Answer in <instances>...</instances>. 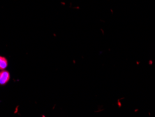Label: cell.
Here are the masks:
<instances>
[{
	"label": "cell",
	"instance_id": "cell-1",
	"mask_svg": "<svg viewBox=\"0 0 155 117\" xmlns=\"http://www.w3.org/2000/svg\"><path fill=\"white\" fill-rule=\"evenodd\" d=\"M10 79V74L7 71H2L0 72V84H5Z\"/></svg>",
	"mask_w": 155,
	"mask_h": 117
},
{
	"label": "cell",
	"instance_id": "cell-2",
	"mask_svg": "<svg viewBox=\"0 0 155 117\" xmlns=\"http://www.w3.org/2000/svg\"><path fill=\"white\" fill-rule=\"evenodd\" d=\"M8 65L7 60L4 57L0 56V70H4Z\"/></svg>",
	"mask_w": 155,
	"mask_h": 117
}]
</instances>
